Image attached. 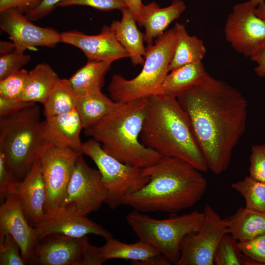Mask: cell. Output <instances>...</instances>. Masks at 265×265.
Wrapping results in <instances>:
<instances>
[{
    "mask_svg": "<svg viewBox=\"0 0 265 265\" xmlns=\"http://www.w3.org/2000/svg\"><path fill=\"white\" fill-rule=\"evenodd\" d=\"M176 98L189 120L208 169L216 175L226 171L245 130L247 100L237 89L208 73Z\"/></svg>",
    "mask_w": 265,
    "mask_h": 265,
    "instance_id": "obj_1",
    "label": "cell"
},
{
    "mask_svg": "<svg viewBox=\"0 0 265 265\" xmlns=\"http://www.w3.org/2000/svg\"><path fill=\"white\" fill-rule=\"evenodd\" d=\"M83 155L68 147L46 142L39 156L46 186L45 217L55 214L69 183L76 161Z\"/></svg>",
    "mask_w": 265,
    "mask_h": 265,
    "instance_id": "obj_10",
    "label": "cell"
},
{
    "mask_svg": "<svg viewBox=\"0 0 265 265\" xmlns=\"http://www.w3.org/2000/svg\"><path fill=\"white\" fill-rule=\"evenodd\" d=\"M62 0H42L40 5L35 9L25 14L31 21L40 20L49 14Z\"/></svg>",
    "mask_w": 265,
    "mask_h": 265,
    "instance_id": "obj_41",
    "label": "cell"
},
{
    "mask_svg": "<svg viewBox=\"0 0 265 265\" xmlns=\"http://www.w3.org/2000/svg\"><path fill=\"white\" fill-rule=\"evenodd\" d=\"M120 21H113L110 27L115 38L128 52L133 66H143L146 53L144 33L137 28L136 21L128 8L121 11Z\"/></svg>",
    "mask_w": 265,
    "mask_h": 265,
    "instance_id": "obj_21",
    "label": "cell"
},
{
    "mask_svg": "<svg viewBox=\"0 0 265 265\" xmlns=\"http://www.w3.org/2000/svg\"><path fill=\"white\" fill-rule=\"evenodd\" d=\"M140 136L144 146L161 157L181 159L202 172L209 170L189 120L175 97L148 98Z\"/></svg>",
    "mask_w": 265,
    "mask_h": 265,
    "instance_id": "obj_3",
    "label": "cell"
},
{
    "mask_svg": "<svg viewBox=\"0 0 265 265\" xmlns=\"http://www.w3.org/2000/svg\"><path fill=\"white\" fill-rule=\"evenodd\" d=\"M19 179L7 165L0 151V200L3 202L14 194L19 183Z\"/></svg>",
    "mask_w": 265,
    "mask_h": 265,
    "instance_id": "obj_35",
    "label": "cell"
},
{
    "mask_svg": "<svg viewBox=\"0 0 265 265\" xmlns=\"http://www.w3.org/2000/svg\"><path fill=\"white\" fill-rule=\"evenodd\" d=\"M31 60V56L24 52L15 49L0 57V80L20 70Z\"/></svg>",
    "mask_w": 265,
    "mask_h": 265,
    "instance_id": "obj_33",
    "label": "cell"
},
{
    "mask_svg": "<svg viewBox=\"0 0 265 265\" xmlns=\"http://www.w3.org/2000/svg\"><path fill=\"white\" fill-rule=\"evenodd\" d=\"M149 182L125 197L122 205L144 212L171 214L195 205L203 197L207 181L202 172L181 159L161 157L154 164L143 168Z\"/></svg>",
    "mask_w": 265,
    "mask_h": 265,
    "instance_id": "obj_2",
    "label": "cell"
},
{
    "mask_svg": "<svg viewBox=\"0 0 265 265\" xmlns=\"http://www.w3.org/2000/svg\"><path fill=\"white\" fill-rule=\"evenodd\" d=\"M61 43L80 50L88 60L110 61L130 57L128 52L115 38L110 26H104L96 35L72 30L61 33Z\"/></svg>",
    "mask_w": 265,
    "mask_h": 265,
    "instance_id": "obj_16",
    "label": "cell"
},
{
    "mask_svg": "<svg viewBox=\"0 0 265 265\" xmlns=\"http://www.w3.org/2000/svg\"><path fill=\"white\" fill-rule=\"evenodd\" d=\"M16 49L14 43L11 41H0V55L10 53Z\"/></svg>",
    "mask_w": 265,
    "mask_h": 265,
    "instance_id": "obj_45",
    "label": "cell"
},
{
    "mask_svg": "<svg viewBox=\"0 0 265 265\" xmlns=\"http://www.w3.org/2000/svg\"><path fill=\"white\" fill-rule=\"evenodd\" d=\"M228 233L238 241L247 240L265 233V213L240 208L226 218Z\"/></svg>",
    "mask_w": 265,
    "mask_h": 265,
    "instance_id": "obj_28",
    "label": "cell"
},
{
    "mask_svg": "<svg viewBox=\"0 0 265 265\" xmlns=\"http://www.w3.org/2000/svg\"><path fill=\"white\" fill-rule=\"evenodd\" d=\"M10 235L19 245L26 263H30L38 244L36 231L27 220L14 195L8 196L0 207V239Z\"/></svg>",
    "mask_w": 265,
    "mask_h": 265,
    "instance_id": "obj_15",
    "label": "cell"
},
{
    "mask_svg": "<svg viewBox=\"0 0 265 265\" xmlns=\"http://www.w3.org/2000/svg\"><path fill=\"white\" fill-rule=\"evenodd\" d=\"M173 27L176 43L169 72L186 64L202 61L207 52L203 41L195 35H189L184 25L177 23Z\"/></svg>",
    "mask_w": 265,
    "mask_h": 265,
    "instance_id": "obj_24",
    "label": "cell"
},
{
    "mask_svg": "<svg viewBox=\"0 0 265 265\" xmlns=\"http://www.w3.org/2000/svg\"><path fill=\"white\" fill-rule=\"evenodd\" d=\"M205 220L196 232L185 237L180 243L177 265H213L219 241L228 233V221L222 219L209 204L204 208Z\"/></svg>",
    "mask_w": 265,
    "mask_h": 265,
    "instance_id": "obj_11",
    "label": "cell"
},
{
    "mask_svg": "<svg viewBox=\"0 0 265 265\" xmlns=\"http://www.w3.org/2000/svg\"><path fill=\"white\" fill-rule=\"evenodd\" d=\"M15 8L0 12V27L9 36L16 49L24 52L37 47L53 48L61 43V33L38 26Z\"/></svg>",
    "mask_w": 265,
    "mask_h": 265,
    "instance_id": "obj_13",
    "label": "cell"
},
{
    "mask_svg": "<svg viewBox=\"0 0 265 265\" xmlns=\"http://www.w3.org/2000/svg\"><path fill=\"white\" fill-rule=\"evenodd\" d=\"M213 265H259L241 252L238 241L229 233L223 236L216 249Z\"/></svg>",
    "mask_w": 265,
    "mask_h": 265,
    "instance_id": "obj_30",
    "label": "cell"
},
{
    "mask_svg": "<svg viewBox=\"0 0 265 265\" xmlns=\"http://www.w3.org/2000/svg\"><path fill=\"white\" fill-rule=\"evenodd\" d=\"M250 58L257 64L254 68L256 74L259 77L265 78V48Z\"/></svg>",
    "mask_w": 265,
    "mask_h": 265,
    "instance_id": "obj_42",
    "label": "cell"
},
{
    "mask_svg": "<svg viewBox=\"0 0 265 265\" xmlns=\"http://www.w3.org/2000/svg\"><path fill=\"white\" fill-rule=\"evenodd\" d=\"M34 228L39 241L48 236L54 234L81 238L91 234L102 237L106 239L113 237L108 231L88 218L87 216L72 214L59 213L45 217Z\"/></svg>",
    "mask_w": 265,
    "mask_h": 265,
    "instance_id": "obj_18",
    "label": "cell"
},
{
    "mask_svg": "<svg viewBox=\"0 0 265 265\" xmlns=\"http://www.w3.org/2000/svg\"><path fill=\"white\" fill-rule=\"evenodd\" d=\"M42 0H0V12L15 8L26 14L37 7Z\"/></svg>",
    "mask_w": 265,
    "mask_h": 265,
    "instance_id": "obj_39",
    "label": "cell"
},
{
    "mask_svg": "<svg viewBox=\"0 0 265 265\" xmlns=\"http://www.w3.org/2000/svg\"><path fill=\"white\" fill-rule=\"evenodd\" d=\"M78 158L59 209L55 213L87 216L105 203L106 192L99 170Z\"/></svg>",
    "mask_w": 265,
    "mask_h": 265,
    "instance_id": "obj_9",
    "label": "cell"
},
{
    "mask_svg": "<svg viewBox=\"0 0 265 265\" xmlns=\"http://www.w3.org/2000/svg\"><path fill=\"white\" fill-rule=\"evenodd\" d=\"M59 79L49 64H37L28 71L26 83L20 100L43 105Z\"/></svg>",
    "mask_w": 265,
    "mask_h": 265,
    "instance_id": "obj_25",
    "label": "cell"
},
{
    "mask_svg": "<svg viewBox=\"0 0 265 265\" xmlns=\"http://www.w3.org/2000/svg\"><path fill=\"white\" fill-rule=\"evenodd\" d=\"M233 189L244 198L246 209L265 213V184L250 176L231 184Z\"/></svg>",
    "mask_w": 265,
    "mask_h": 265,
    "instance_id": "obj_31",
    "label": "cell"
},
{
    "mask_svg": "<svg viewBox=\"0 0 265 265\" xmlns=\"http://www.w3.org/2000/svg\"><path fill=\"white\" fill-rule=\"evenodd\" d=\"M91 245L87 236L75 238L51 235L39 241L30 263L40 265H86Z\"/></svg>",
    "mask_w": 265,
    "mask_h": 265,
    "instance_id": "obj_14",
    "label": "cell"
},
{
    "mask_svg": "<svg viewBox=\"0 0 265 265\" xmlns=\"http://www.w3.org/2000/svg\"><path fill=\"white\" fill-rule=\"evenodd\" d=\"M134 265H170V261L163 254H159L141 262H131Z\"/></svg>",
    "mask_w": 265,
    "mask_h": 265,
    "instance_id": "obj_43",
    "label": "cell"
},
{
    "mask_svg": "<svg viewBox=\"0 0 265 265\" xmlns=\"http://www.w3.org/2000/svg\"><path fill=\"white\" fill-rule=\"evenodd\" d=\"M175 43L173 27L159 36L155 44L146 47L142 69L135 77L127 80L119 74L113 75L107 87L111 99L126 103L153 95L169 73Z\"/></svg>",
    "mask_w": 265,
    "mask_h": 265,
    "instance_id": "obj_6",
    "label": "cell"
},
{
    "mask_svg": "<svg viewBox=\"0 0 265 265\" xmlns=\"http://www.w3.org/2000/svg\"><path fill=\"white\" fill-rule=\"evenodd\" d=\"M72 5L87 6L101 11L118 9L121 11L127 8L125 0H62L56 6Z\"/></svg>",
    "mask_w": 265,
    "mask_h": 265,
    "instance_id": "obj_37",
    "label": "cell"
},
{
    "mask_svg": "<svg viewBox=\"0 0 265 265\" xmlns=\"http://www.w3.org/2000/svg\"><path fill=\"white\" fill-rule=\"evenodd\" d=\"M28 71L21 70L0 80V97L20 99L25 89Z\"/></svg>",
    "mask_w": 265,
    "mask_h": 265,
    "instance_id": "obj_32",
    "label": "cell"
},
{
    "mask_svg": "<svg viewBox=\"0 0 265 265\" xmlns=\"http://www.w3.org/2000/svg\"><path fill=\"white\" fill-rule=\"evenodd\" d=\"M25 264L26 263L22 256L20 248L13 237L6 235L0 239V265Z\"/></svg>",
    "mask_w": 265,
    "mask_h": 265,
    "instance_id": "obj_34",
    "label": "cell"
},
{
    "mask_svg": "<svg viewBox=\"0 0 265 265\" xmlns=\"http://www.w3.org/2000/svg\"><path fill=\"white\" fill-rule=\"evenodd\" d=\"M255 12L257 16L265 20V2L258 4L255 8Z\"/></svg>",
    "mask_w": 265,
    "mask_h": 265,
    "instance_id": "obj_46",
    "label": "cell"
},
{
    "mask_svg": "<svg viewBox=\"0 0 265 265\" xmlns=\"http://www.w3.org/2000/svg\"><path fill=\"white\" fill-rule=\"evenodd\" d=\"M250 1L236 4L226 21L227 41L238 53L251 57L265 48V20Z\"/></svg>",
    "mask_w": 265,
    "mask_h": 265,
    "instance_id": "obj_12",
    "label": "cell"
},
{
    "mask_svg": "<svg viewBox=\"0 0 265 265\" xmlns=\"http://www.w3.org/2000/svg\"><path fill=\"white\" fill-rule=\"evenodd\" d=\"M14 194L19 200L27 220L32 227L44 220L47 192L39 158L24 179L19 182Z\"/></svg>",
    "mask_w": 265,
    "mask_h": 265,
    "instance_id": "obj_17",
    "label": "cell"
},
{
    "mask_svg": "<svg viewBox=\"0 0 265 265\" xmlns=\"http://www.w3.org/2000/svg\"><path fill=\"white\" fill-rule=\"evenodd\" d=\"M186 8L182 0H174L170 5L163 8L156 2L143 4L136 22L145 28L144 41L146 47L152 45L154 39L162 34Z\"/></svg>",
    "mask_w": 265,
    "mask_h": 265,
    "instance_id": "obj_20",
    "label": "cell"
},
{
    "mask_svg": "<svg viewBox=\"0 0 265 265\" xmlns=\"http://www.w3.org/2000/svg\"><path fill=\"white\" fill-rule=\"evenodd\" d=\"M208 73L202 61L177 68L165 76L154 95L177 97L183 92L200 83Z\"/></svg>",
    "mask_w": 265,
    "mask_h": 265,
    "instance_id": "obj_23",
    "label": "cell"
},
{
    "mask_svg": "<svg viewBox=\"0 0 265 265\" xmlns=\"http://www.w3.org/2000/svg\"><path fill=\"white\" fill-rule=\"evenodd\" d=\"M36 103L20 99H9L0 97V117L14 114Z\"/></svg>",
    "mask_w": 265,
    "mask_h": 265,
    "instance_id": "obj_40",
    "label": "cell"
},
{
    "mask_svg": "<svg viewBox=\"0 0 265 265\" xmlns=\"http://www.w3.org/2000/svg\"><path fill=\"white\" fill-rule=\"evenodd\" d=\"M148 99L120 103L113 111L84 130L107 153L120 161L140 168L157 163L161 156L144 146L140 136Z\"/></svg>",
    "mask_w": 265,
    "mask_h": 265,
    "instance_id": "obj_4",
    "label": "cell"
},
{
    "mask_svg": "<svg viewBox=\"0 0 265 265\" xmlns=\"http://www.w3.org/2000/svg\"><path fill=\"white\" fill-rule=\"evenodd\" d=\"M106 240L104 245L97 247L100 265L111 259L141 262L161 254L156 248L141 239L132 243L122 242L113 237Z\"/></svg>",
    "mask_w": 265,
    "mask_h": 265,
    "instance_id": "obj_22",
    "label": "cell"
},
{
    "mask_svg": "<svg viewBox=\"0 0 265 265\" xmlns=\"http://www.w3.org/2000/svg\"><path fill=\"white\" fill-rule=\"evenodd\" d=\"M127 8L131 11L136 21L138 19L143 5L142 0H125Z\"/></svg>",
    "mask_w": 265,
    "mask_h": 265,
    "instance_id": "obj_44",
    "label": "cell"
},
{
    "mask_svg": "<svg viewBox=\"0 0 265 265\" xmlns=\"http://www.w3.org/2000/svg\"><path fill=\"white\" fill-rule=\"evenodd\" d=\"M251 3L255 7L262 2H265V0H250Z\"/></svg>",
    "mask_w": 265,
    "mask_h": 265,
    "instance_id": "obj_47",
    "label": "cell"
},
{
    "mask_svg": "<svg viewBox=\"0 0 265 265\" xmlns=\"http://www.w3.org/2000/svg\"><path fill=\"white\" fill-rule=\"evenodd\" d=\"M110 61L88 60L69 79L74 91L78 96L102 91L106 75L110 69Z\"/></svg>",
    "mask_w": 265,
    "mask_h": 265,
    "instance_id": "obj_27",
    "label": "cell"
},
{
    "mask_svg": "<svg viewBox=\"0 0 265 265\" xmlns=\"http://www.w3.org/2000/svg\"><path fill=\"white\" fill-rule=\"evenodd\" d=\"M82 129L76 108L67 113L45 117L41 123L42 136L46 142L67 146L81 153Z\"/></svg>",
    "mask_w": 265,
    "mask_h": 265,
    "instance_id": "obj_19",
    "label": "cell"
},
{
    "mask_svg": "<svg viewBox=\"0 0 265 265\" xmlns=\"http://www.w3.org/2000/svg\"><path fill=\"white\" fill-rule=\"evenodd\" d=\"M204 220V212L197 210L158 219L133 210L126 217L128 224L139 239L156 248L174 265L179 260L183 238L198 231Z\"/></svg>",
    "mask_w": 265,
    "mask_h": 265,
    "instance_id": "obj_7",
    "label": "cell"
},
{
    "mask_svg": "<svg viewBox=\"0 0 265 265\" xmlns=\"http://www.w3.org/2000/svg\"><path fill=\"white\" fill-rule=\"evenodd\" d=\"M40 109L36 104L0 117V151L12 172L24 178L45 144L41 131Z\"/></svg>",
    "mask_w": 265,
    "mask_h": 265,
    "instance_id": "obj_5",
    "label": "cell"
},
{
    "mask_svg": "<svg viewBox=\"0 0 265 265\" xmlns=\"http://www.w3.org/2000/svg\"><path fill=\"white\" fill-rule=\"evenodd\" d=\"M81 152L98 167L106 192L105 203L111 209L122 205L125 197L141 189L149 181L142 168L120 161L92 138L83 142Z\"/></svg>",
    "mask_w": 265,
    "mask_h": 265,
    "instance_id": "obj_8",
    "label": "cell"
},
{
    "mask_svg": "<svg viewBox=\"0 0 265 265\" xmlns=\"http://www.w3.org/2000/svg\"><path fill=\"white\" fill-rule=\"evenodd\" d=\"M243 254L259 265H265V233L252 239L238 241Z\"/></svg>",
    "mask_w": 265,
    "mask_h": 265,
    "instance_id": "obj_36",
    "label": "cell"
},
{
    "mask_svg": "<svg viewBox=\"0 0 265 265\" xmlns=\"http://www.w3.org/2000/svg\"><path fill=\"white\" fill-rule=\"evenodd\" d=\"M249 162V176L265 184V144L252 146Z\"/></svg>",
    "mask_w": 265,
    "mask_h": 265,
    "instance_id": "obj_38",
    "label": "cell"
},
{
    "mask_svg": "<svg viewBox=\"0 0 265 265\" xmlns=\"http://www.w3.org/2000/svg\"><path fill=\"white\" fill-rule=\"evenodd\" d=\"M78 95L69 79L59 78L43 104L45 117L65 114L76 108Z\"/></svg>",
    "mask_w": 265,
    "mask_h": 265,
    "instance_id": "obj_29",
    "label": "cell"
},
{
    "mask_svg": "<svg viewBox=\"0 0 265 265\" xmlns=\"http://www.w3.org/2000/svg\"><path fill=\"white\" fill-rule=\"evenodd\" d=\"M120 103L109 98L102 91L78 96L76 109L83 130L101 120L115 109Z\"/></svg>",
    "mask_w": 265,
    "mask_h": 265,
    "instance_id": "obj_26",
    "label": "cell"
}]
</instances>
